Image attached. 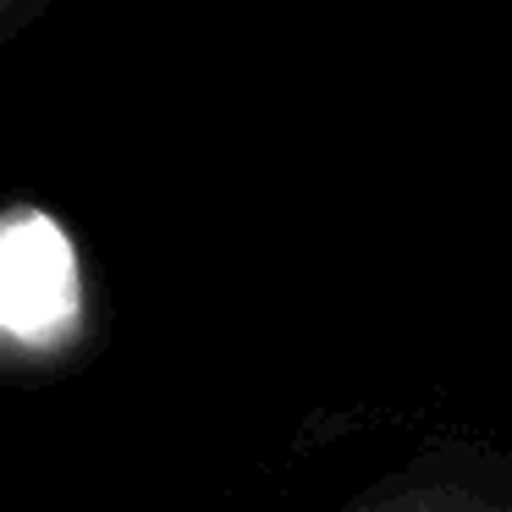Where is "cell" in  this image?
I'll return each instance as SVG.
<instances>
[{
	"label": "cell",
	"instance_id": "cell-1",
	"mask_svg": "<svg viewBox=\"0 0 512 512\" xmlns=\"http://www.w3.org/2000/svg\"><path fill=\"white\" fill-rule=\"evenodd\" d=\"M331 512H512V452L441 441Z\"/></svg>",
	"mask_w": 512,
	"mask_h": 512
},
{
	"label": "cell",
	"instance_id": "cell-2",
	"mask_svg": "<svg viewBox=\"0 0 512 512\" xmlns=\"http://www.w3.org/2000/svg\"><path fill=\"white\" fill-rule=\"evenodd\" d=\"M50 6H56V0H0V56H6V50H12L17 39L50 12Z\"/></svg>",
	"mask_w": 512,
	"mask_h": 512
}]
</instances>
